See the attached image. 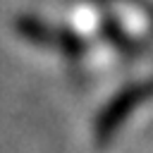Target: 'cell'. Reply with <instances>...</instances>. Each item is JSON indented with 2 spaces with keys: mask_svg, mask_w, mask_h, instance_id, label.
<instances>
[{
  "mask_svg": "<svg viewBox=\"0 0 153 153\" xmlns=\"http://www.w3.org/2000/svg\"><path fill=\"white\" fill-rule=\"evenodd\" d=\"M153 93V81H134L127 84L124 88H120L98 112L96 122H93V143L105 146L117 129L127 122V117L131 115V110H136L148 96Z\"/></svg>",
  "mask_w": 153,
  "mask_h": 153,
  "instance_id": "obj_1",
  "label": "cell"
},
{
  "mask_svg": "<svg viewBox=\"0 0 153 153\" xmlns=\"http://www.w3.org/2000/svg\"><path fill=\"white\" fill-rule=\"evenodd\" d=\"M14 29H17V33H19L24 41H29V43H33V45H38V48L57 45V31H53V29H50L43 19H38V17L22 14V17L14 19Z\"/></svg>",
  "mask_w": 153,
  "mask_h": 153,
  "instance_id": "obj_2",
  "label": "cell"
},
{
  "mask_svg": "<svg viewBox=\"0 0 153 153\" xmlns=\"http://www.w3.org/2000/svg\"><path fill=\"white\" fill-rule=\"evenodd\" d=\"M57 48L69 60H79L86 50V43L79 36V31H74L72 26H62V29H57Z\"/></svg>",
  "mask_w": 153,
  "mask_h": 153,
  "instance_id": "obj_3",
  "label": "cell"
}]
</instances>
